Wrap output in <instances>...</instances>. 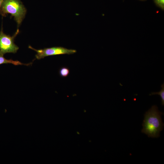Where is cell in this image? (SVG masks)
<instances>
[{"label": "cell", "instance_id": "obj_1", "mask_svg": "<svg viewBox=\"0 0 164 164\" xmlns=\"http://www.w3.org/2000/svg\"><path fill=\"white\" fill-rule=\"evenodd\" d=\"M162 114L156 106H152L144 115L142 132L147 135L149 137H159L160 132L164 126L161 117Z\"/></svg>", "mask_w": 164, "mask_h": 164}, {"label": "cell", "instance_id": "obj_2", "mask_svg": "<svg viewBox=\"0 0 164 164\" xmlns=\"http://www.w3.org/2000/svg\"><path fill=\"white\" fill-rule=\"evenodd\" d=\"M26 10L20 0H4L0 9V14L5 17L8 14L14 16L18 26L25 18Z\"/></svg>", "mask_w": 164, "mask_h": 164}, {"label": "cell", "instance_id": "obj_3", "mask_svg": "<svg viewBox=\"0 0 164 164\" xmlns=\"http://www.w3.org/2000/svg\"><path fill=\"white\" fill-rule=\"evenodd\" d=\"M19 32L18 29L16 32L12 36L4 33L2 26L0 31V55L3 56L7 53H15L19 47L14 43L15 37Z\"/></svg>", "mask_w": 164, "mask_h": 164}, {"label": "cell", "instance_id": "obj_4", "mask_svg": "<svg viewBox=\"0 0 164 164\" xmlns=\"http://www.w3.org/2000/svg\"><path fill=\"white\" fill-rule=\"evenodd\" d=\"M29 48L37 52L35 57L38 60H40L49 56L64 54H73L77 52L76 50H75L68 49L61 46L45 48L42 49L36 50L29 46Z\"/></svg>", "mask_w": 164, "mask_h": 164}, {"label": "cell", "instance_id": "obj_5", "mask_svg": "<svg viewBox=\"0 0 164 164\" xmlns=\"http://www.w3.org/2000/svg\"><path fill=\"white\" fill-rule=\"evenodd\" d=\"M11 63L15 65H24L29 66L32 64V63H23L18 60H14L12 59H7L5 58L3 56L0 55V65L3 64Z\"/></svg>", "mask_w": 164, "mask_h": 164}, {"label": "cell", "instance_id": "obj_6", "mask_svg": "<svg viewBox=\"0 0 164 164\" xmlns=\"http://www.w3.org/2000/svg\"><path fill=\"white\" fill-rule=\"evenodd\" d=\"M162 89L158 92H153L149 94L150 95H152L157 94L160 95L161 98V102L162 105H164V84L163 83L161 86Z\"/></svg>", "mask_w": 164, "mask_h": 164}, {"label": "cell", "instance_id": "obj_7", "mask_svg": "<svg viewBox=\"0 0 164 164\" xmlns=\"http://www.w3.org/2000/svg\"><path fill=\"white\" fill-rule=\"evenodd\" d=\"M69 69L66 67H62L59 71V73L60 76L63 77L67 76L69 74Z\"/></svg>", "mask_w": 164, "mask_h": 164}, {"label": "cell", "instance_id": "obj_8", "mask_svg": "<svg viewBox=\"0 0 164 164\" xmlns=\"http://www.w3.org/2000/svg\"><path fill=\"white\" fill-rule=\"evenodd\" d=\"M156 5L162 10H164V0H153Z\"/></svg>", "mask_w": 164, "mask_h": 164}, {"label": "cell", "instance_id": "obj_9", "mask_svg": "<svg viewBox=\"0 0 164 164\" xmlns=\"http://www.w3.org/2000/svg\"><path fill=\"white\" fill-rule=\"evenodd\" d=\"M3 0H0V9Z\"/></svg>", "mask_w": 164, "mask_h": 164}, {"label": "cell", "instance_id": "obj_10", "mask_svg": "<svg viewBox=\"0 0 164 164\" xmlns=\"http://www.w3.org/2000/svg\"><path fill=\"white\" fill-rule=\"evenodd\" d=\"M139 0L141 1H146V0Z\"/></svg>", "mask_w": 164, "mask_h": 164}, {"label": "cell", "instance_id": "obj_11", "mask_svg": "<svg viewBox=\"0 0 164 164\" xmlns=\"http://www.w3.org/2000/svg\"><path fill=\"white\" fill-rule=\"evenodd\" d=\"M77 133H78V134H79L80 133H79L78 132H77Z\"/></svg>", "mask_w": 164, "mask_h": 164}]
</instances>
